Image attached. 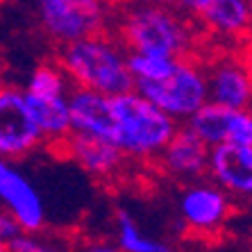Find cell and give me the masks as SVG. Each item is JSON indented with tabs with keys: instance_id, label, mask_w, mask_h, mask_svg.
<instances>
[{
	"instance_id": "cell-12",
	"label": "cell",
	"mask_w": 252,
	"mask_h": 252,
	"mask_svg": "<svg viewBox=\"0 0 252 252\" xmlns=\"http://www.w3.org/2000/svg\"><path fill=\"white\" fill-rule=\"evenodd\" d=\"M209 100L232 109L252 105V66L241 57H216L207 64Z\"/></svg>"
},
{
	"instance_id": "cell-7",
	"label": "cell",
	"mask_w": 252,
	"mask_h": 252,
	"mask_svg": "<svg viewBox=\"0 0 252 252\" xmlns=\"http://www.w3.org/2000/svg\"><path fill=\"white\" fill-rule=\"evenodd\" d=\"M43 146L23 89L0 84V157L23 159Z\"/></svg>"
},
{
	"instance_id": "cell-25",
	"label": "cell",
	"mask_w": 252,
	"mask_h": 252,
	"mask_svg": "<svg viewBox=\"0 0 252 252\" xmlns=\"http://www.w3.org/2000/svg\"><path fill=\"white\" fill-rule=\"evenodd\" d=\"M248 109H250V114H252V105H250V107H248Z\"/></svg>"
},
{
	"instance_id": "cell-22",
	"label": "cell",
	"mask_w": 252,
	"mask_h": 252,
	"mask_svg": "<svg viewBox=\"0 0 252 252\" xmlns=\"http://www.w3.org/2000/svg\"><path fill=\"white\" fill-rule=\"evenodd\" d=\"M202 2H205V0H173V5H175L177 9H182L184 14H189L191 18H193L195 14L200 12Z\"/></svg>"
},
{
	"instance_id": "cell-13",
	"label": "cell",
	"mask_w": 252,
	"mask_h": 252,
	"mask_svg": "<svg viewBox=\"0 0 252 252\" xmlns=\"http://www.w3.org/2000/svg\"><path fill=\"white\" fill-rule=\"evenodd\" d=\"M207 177L234 200L252 198V146L220 143L209 150Z\"/></svg>"
},
{
	"instance_id": "cell-16",
	"label": "cell",
	"mask_w": 252,
	"mask_h": 252,
	"mask_svg": "<svg viewBox=\"0 0 252 252\" xmlns=\"http://www.w3.org/2000/svg\"><path fill=\"white\" fill-rule=\"evenodd\" d=\"M30 116L34 121L36 129L43 139V146L62 148L64 141L73 134L70 129V114H68V94L66 95H41L25 91Z\"/></svg>"
},
{
	"instance_id": "cell-21",
	"label": "cell",
	"mask_w": 252,
	"mask_h": 252,
	"mask_svg": "<svg viewBox=\"0 0 252 252\" xmlns=\"http://www.w3.org/2000/svg\"><path fill=\"white\" fill-rule=\"evenodd\" d=\"M21 229H23V227H21V223L14 218V214H9L7 209H2V207H0V241L7 246V243H9V241H12L14 236L21 232Z\"/></svg>"
},
{
	"instance_id": "cell-15",
	"label": "cell",
	"mask_w": 252,
	"mask_h": 252,
	"mask_svg": "<svg viewBox=\"0 0 252 252\" xmlns=\"http://www.w3.org/2000/svg\"><path fill=\"white\" fill-rule=\"evenodd\" d=\"M193 21L207 34L239 41L252 32V0H205Z\"/></svg>"
},
{
	"instance_id": "cell-17",
	"label": "cell",
	"mask_w": 252,
	"mask_h": 252,
	"mask_svg": "<svg viewBox=\"0 0 252 252\" xmlns=\"http://www.w3.org/2000/svg\"><path fill=\"white\" fill-rule=\"evenodd\" d=\"M116 246L123 252H166L168 243L146 234L129 211H116Z\"/></svg>"
},
{
	"instance_id": "cell-8",
	"label": "cell",
	"mask_w": 252,
	"mask_h": 252,
	"mask_svg": "<svg viewBox=\"0 0 252 252\" xmlns=\"http://www.w3.org/2000/svg\"><path fill=\"white\" fill-rule=\"evenodd\" d=\"M0 207L14 214L28 232H41L46 227V205L39 189L14 164V159L7 157H0Z\"/></svg>"
},
{
	"instance_id": "cell-6",
	"label": "cell",
	"mask_w": 252,
	"mask_h": 252,
	"mask_svg": "<svg viewBox=\"0 0 252 252\" xmlns=\"http://www.w3.org/2000/svg\"><path fill=\"white\" fill-rule=\"evenodd\" d=\"M177 216L191 234L202 239L218 236L234 216V198L205 175L184 184L177 195Z\"/></svg>"
},
{
	"instance_id": "cell-23",
	"label": "cell",
	"mask_w": 252,
	"mask_h": 252,
	"mask_svg": "<svg viewBox=\"0 0 252 252\" xmlns=\"http://www.w3.org/2000/svg\"><path fill=\"white\" fill-rule=\"evenodd\" d=\"M5 250H7V246L2 243V241H0V252H5Z\"/></svg>"
},
{
	"instance_id": "cell-3",
	"label": "cell",
	"mask_w": 252,
	"mask_h": 252,
	"mask_svg": "<svg viewBox=\"0 0 252 252\" xmlns=\"http://www.w3.org/2000/svg\"><path fill=\"white\" fill-rule=\"evenodd\" d=\"M114 143L129 161L155 164L180 123L136 89L112 95Z\"/></svg>"
},
{
	"instance_id": "cell-4",
	"label": "cell",
	"mask_w": 252,
	"mask_h": 252,
	"mask_svg": "<svg viewBox=\"0 0 252 252\" xmlns=\"http://www.w3.org/2000/svg\"><path fill=\"white\" fill-rule=\"evenodd\" d=\"M114 2L116 0H34V9L43 34L55 46H64L112 30Z\"/></svg>"
},
{
	"instance_id": "cell-24",
	"label": "cell",
	"mask_w": 252,
	"mask_h": 252,
	"mask_svg": "<svg viewBox=\"0 0 252 252\" xmlns=\"http://www.w3.org/2000/svg\"><path fill=\"white\" fill-rule=\"evenodd\" d=\"M155 2H170L173 5V0H155Z\"/></svg>"
},
{
	"instance_id": "cell-2",
	"label": "cell",
	"mask_w": 252,
	"mask_h": 252,
	"mask_svg": "<svg viewBox=\"0 0 252 252\" xmlns=\"http://www.w3.org/2000/svg\"><path fill=\"white\" fill-rule=\"evenodd\" d=\"M57 64L73 87L94 89L107 95L134 89L127 68V48L112 30L57 46Z\"/></svg>"
},
{
	"instance_id": "cell-20",
	"label": "cell",
	"mask_w": 252,
	"mask_h": 252,
	"mask_svg": "<svg viewBox=\"0 0 252 252\" xmlns=\"http://www.w3.org/2000/svg\"><path fill=\"white\" fill-rule=\"evenodd\" d=\"M7 250H12V252H43V250H48V246L41 243L39 232L21 229V232L7 243Z\"/></svg>"
},
{
	"instance_id": "cell-9",
	"label": "cell",
	"mask_w": 252,
	"mask_h": 252,
	"mask_svg": "<svg viewBox=\"0 0 252 252\" xmlns=\"http://www.w3.org/2000/svg\"><path fill=\"white\" fill-rule=\"evenodd\" d=\"M191 132L200 136L209 148L220 143L252 146V114L250 109H232L207 100L187 123Z\"/></svg>"
},
{
	"instance_id": "cell-18",
	"label": "cell",
	"mask_w": 252,
	"mask_h": 252,
	"mask_svg": "<svg viewBox=\"0 0 252 252\" xmlns=\"http://www.w3.org/2000/svg\"><path fill=\"white\" fill-rule=\"evenodd\" d=\"M175 57L157 53H136L127 50V68L134 84H153L161 82L170 75V70L175 68Z\"/></svg>"
},
{
	"instance_id": "cell-1",
	"label": "cell",
	"mask_w": 252,
	"mask_h": 252,
	"mask_svg": "<svg viewBox=\"0 0 252 252\" xmlns=\"http://www.w3.org/2000/svg\"><path fill=\"white\" fill-rule=\"evenodd\" d=\"M112 32L127 50L175 59L195 55L200 46V28L195 21L170 2L116 0Z\"/></svg>"
},
{
	"instance_id": "cell-19",
	"label": "cell",
	"mask_w": 252,
	"mask_h": 252,
	"mask_svg": "<svg viewBox=\"0 0 252 252\" xmlns=\"http://www.w3.org/2000/svg\"><path fill=\"white\" fill-rule=\"evenodd\" d=\"M73 84L68 82L66 73L62 70V66L57 62H46L39 64L28 77L25 91L30 94H41V95H66L70 91Z\"/></svg>"
},
{
	"instance_id": "cell-10",
	"label": "cell",
	"mask_w": 252,
	"mask_h": 252,
	"mask_svg": "<svg viewBox=\"0 0 252 252\" xmlns=\"http://www.w3.org/2000/svg\"><path fill=\"white\" fill-rule=\"evenodd\" d=\"M80 168L100 182H114L125 173L129 159L112 139H100L89 134H73L59 148Z\"/></svg>"
},
{
	"instance_id": "cell-11",
	"label": "cell",
	"mask_w": 252,
	"mask_h": 252,
	"mask_svg": "<svg viewBox=\"0 0 252 252\" xmlns=\"http://www.w3.org/2000/svg\"><path fill=\"white\" fill-rule=\"evenodd\" d=\"M209 150L211 148L195 132H191L187 125H180L166 148L159 153L155 166L177 184L193 182L207 175Z\"/></svg>"
},
{
	"instance_id": "cell-5",
	"label": "cell",
	"mask_w": 252,
	"mask_h": 252,
	"mask_svg": "<svg viewBox=\"0 0 252 252\" xmlns=\"http://www.w3.org/2000/svg\"><path fill=\"white\" fill-rule=\"evenodd\" d=\"M134 89L148 100H153L170 118H175L177 123H187L191 114H195L209 100L207 64L195 55L180 57L166 80L153 84H134Z\"/></svg>"
},
{
	"instance_id": "cell-14",
	"label": "cell",
	"mask_w": 252,
	"mask_h": 252,
	"mask_svg": "<svg viewBox=\"0 0 252 252\" xmlns=\"http://www.w3.org/2000/svg\"><path fill=\"white\" fill-rule=\"evenodd\" d=\"M70 129L75 134L100 136L114 141V109L112 95L94 89L70 87L68 91Z\"/></svg>"
}]
</instances>
